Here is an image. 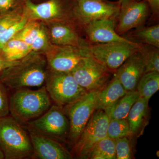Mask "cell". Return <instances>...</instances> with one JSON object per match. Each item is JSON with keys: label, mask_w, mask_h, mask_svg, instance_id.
Segmentation results:
<instances>
[{"label": "cell", "mask_w": 159, "mask_h": 159, "mask_svg": "<svg viewBox=\"0 0 159 159\" xmlns=\"http://www.w3.org/2000/svg\"><path fill=\"white\" fill-rule=\"evenodd\" d=\"M48 69L45 56L31 51L0 74V82L16 91L42 86L45 83Z\"/></svg>", "instance_id": "cell-1"}, {"label": "cell", "mask_w": 159, "mask_h": 159, "mask_svg": "<svg viewBox=\"0 0 159 159\" xmlns=\"http://www.w3.org/2000/svg\"><path fill=\"white\" fill-rule=\"evenodd\" d=\"M51 105L45 86L37 90H17L9 97L10 116L24 125L45 113Z\"/></svg>", "instance_id": "cell-2"}, {"label": "cell", "mask_w": 159, "mask_h": 159, "mask_svg": "<svg viewBox=\"0 0 159 159\" xmlns=\"http://www.w3.org/2000/svg\"><path fill=\"white\" fill-rule=\"evenodd\" d=\"M26 129L10 115L0 119V149L5 159L32 158V143Z\"/></svg>", "instance_id": "cell-3"}, {"label": "cell", "mask_w": 159, "mask_h": 159, "mask_svg": "<svg viewBox=\"0 0 159 159\" xmlns=\"http://www.w3.org/2000/svg\"><path fill=\"white\" fill-rule=\"evenodd\" d=\"M120 4L119 1L74 0L70 20L82 29L89 23L108 18H118Z\"/></svg>", "instance_id": "cell-4"}, {"label": "cell", "mask_w": 159, "mask_h": 159, "mask_svg": "<svg viewBox=\"0 0 159 159\" xmlns=\"http://www.w3.org/2000/svg\"><path fill=\"white\" fill-rule=\"evenodd\" d=\"M63 107L52 105L41 116L26 125L27 130L61 142L68 139L70 121Z\"/></svg>", "instance_id": "cell-5"}, {"label": "cell", "mask_w": 159, "mask_h": 159, "mask_svg": "<svg viewBox=\"0 0 159 159\" xmlns=\"http://www.w3.org/2000/svg\"><path fill=\"white\" fill-rule=\"evenodd\" d=\"M142 45L135 42H112L89 44L83 47L90 56L111 72H116L129 56L139 50Z\"/></svg>", "instance_id": "cell-6"}, {"label": "cell", "mask_w": 159, "mask_h": 159, "mask_svg": "<svg viewBox=\"0 0 159 159\" xmlns=\"http://www.w3.org/2000/svg\"><path fill=\"white\" fill-rule=\"evenodd\" d=\"M45 84L51 100L61 106L70 105L88 92L77 83L71 73L48 70Z\"/></svg>", "instance_id": "cell-7"}, {"label": "cell", "mask_w": 159, "mask_h": 159, "mask_svg": "<svg viewBox=\"0 0 159 159\" xmlns=\"http://www.w3.org/2000/svg\"><path fill=\"white\" fill-rule=\"evenodd\" d=\"M102 89L88 92L77 101L66 106V111L70 124L68 140L75 144L95 111L96 100Z\"/></svg>", "instance_id": "cell-8"}, {"label": "cell", "mask_w": 159, "mask_h": 159, "mask_svg": "<svg viewBox=\"0 0 159 159\" xmlns=\"http://www.w3.org/2000/svg\"><path fill=\"white\" fill-rule=\"evenodd\" d=\"M96 111L74 145V152L78 158L88 159L96 143L107 136L109 118L104 111Z\"/></svg>", "instance_id": "cell-9"}, {"label": "cell", "mask_w": 159, "mask_h": 159, "mask_svg": "<svg viewBox=\"0 0 159 159\" xmlns=\"http://www.w3.org/2000/svg\"><path fill=\"white\" fill-rule=\"evenodd\" d=\"M111 72L89 55L81 60L71 74L80 86L90 92L103 88L110 78Z\"/></svg>", "instance_id": "cell-10"}, {"label": "cell", "mask_w": 159, "mask_h": 159, "mask_svg": "<svg viewBox=\"0 0 159 159\" xmlns=\"http://www.w3.org/2000/svg\"><path fill=\"white\" fill-rule=\"evenodd\" d=\"M74 0H47L36 4L25 0L23 13L29 20L48 22L70 20V11Z\"/></svg>", "instance_id": "cell-11"}, {"label": "cell", "mask_w": 159, "mask_h": 159, "mask_svg": "<svg viewBox=\"0 0 159 159\" xmlns=\"http://www.w3.org/2000/svg\"><path fill=\"white\" fill-rule=\"evenodd\" d=\"M48 70L71 73L83 58L89 56L83 47L53 44L45 53Z\"/></svg>", "instance_id": "cell-12"}, {"label": "cell", "mask_w": 159, "mask_h": 159, "mask_svg": "<svg viewBox=\"0 0 159 159\" xmlns=\"http://www.w3.org/2000/svg\"><path fill=\"white\" fill-rule=\"evenodd\" d=\"M150 13V6L145 0H125L120 3L116 32L121 35L131 29L142 27Z\"/></svg>", "instance_id": "cell-13"}, {"label": "cell", "mask_w": 159, "mask_h": 159, "mask_svg": "<svg viewBox=\"0 0 159 159\" xmlns=\"http://www.w3.org/2000/svg\"><path fill=\"white\" fill-rule=\"evenodd\" d=\"M117 19L108 18L94 21L84 26L81 30L84 32L86 40L89 44L112 42L132 43L126 38L116 32Z\"/></svg>", "instance_id": "cell-14"}, {"label": "cell", "mask_w": 159, "mask_h": 159, "mask_svg": "<svg viewBox=\"0 0 159 159\" xmlns=\"http://www.w3.org/2000/svg\"><path fill=\"white\" fill-rule=\"evenodd\" d=\"M51 43L57 46L84 47L89 44L81 38L77 27L70 20L48 22Z\"/></svg>", "instance_id": "cell-15"}, {"label": "cell", "mask_w": 159, "mask_h": 159, "mask_svg": "<svg viewBox=\"0 0 159 159\" xmlns=\"http://www.w3.org/2000/svg\"><path fill=\"white\" fill-rule=\"evenodd\" d=\"M33 148L32 159H70L73 156L57 140L29 131Z\"/></svg>", "instance_id": "cell-16"}, {"label": "cell", "mask_w": 159, "mask_h": 159, "mask_svg": "<svg viewBox=\"0 0 159 159\" xmlns=\"http://www.w3.org/2000/svg\"><path fill=\"white\" fill-rule=\"evenodd\" d=\"M144 72V57L139 48L118 68L116 74L124 88L129 92L136 90L138 83Z\"/></svg>", "instance_id": "cell-17"}, {"label": "cell", "mask_w": 159, "mask_h": 159, "mask_svg": "<svg viewBox=\"0 0 159 159\" xmlns=\"http://www.w3.org/2000/svg\"><path fill=\"white\" fill-rule=\"evenodd\" d=\"M127 92L116 73L110 83L99 92L96 100L95 111L100 110L107 112Z\"/></svg>", "instance_id": "cell-18"}, {"label": "cell", "mask_w": 159, "mask_h": 159, "mask_svg": "<svg viewBox=\"0 0 159 159\" xmlns=\"http://www.w3.org/2000/svg\"><path fill=\"white\" fill-rule=\"evenodd\" d=\"M140 97L138 91H129L106 113L110 119H126L133 106Z\"/></svg>", "instance_id": "cell-19"}, {"label": "cell", "mask_w": 159, "mask_h": 159, "mask_svg": "<svg viewBox=\"0 0 159 159\" xmlns=\"http://www.w3.org/2000/svg\"><path fill=\"white\" fill-rule=\"evenodd\" d=\"M149 100L140 97L131 108L127 119L131 135L136 133L142 127L146 116Z\"/></svg>", "instance_id": "cell-20"}, {"label": "cell", "mask_w": 159, "mask_h": 159, "mask_svg": "<svg viewBox=\"0 0 159 159\" xmlns=\"http://www.w3.org/2000/svg\"><path fill=\"white\" fill-rule=\"evenodd\" d=\"M129 40L159 48V25L149 27H139L132 31L129 35Z\"/></svg>", "instance_id": "cell-21"}, {"label": "cell", "mask_w": 159, "mask_h": 159, "mask_svg": "<svg viewBox=\"0 0 159 159\" xmlns=\"http://www.w3.org/2000/svg\"><path fill=\"white\" fill-rule=\"evenodd\" d=\"M159 89V72H148L143 74L137 85L140 97L149 100Z\"/></svg>", "instance_id": "cell-22"}, {"label": "cell", "mask_w": 159, "mask_h": 159, "mask_svg": "<svg viewBox=\"0 0 159 159\" xmlns=\"http://www.w3.org/2000/svg\"><path fill=\"white\" fill-rule=\"evenodd\" d=\"M1 49L6 58L10 61L21 59L32 51L28 44L14 38L8 41Z\"/></svg>", "instance_id": "cell-23"}, {"label": "cell", "mask_w": 159, "mask_h": 159, "mask_svg": "<svg viewBox=\"0 0 159 159\" xmlns=\"http://www.w3.org/2000/svg\"><path fill=\"white\" fill-rule=\"evenodd\" d=\"M88 159H116L115 140L108 136L101 139L92 148Z\"/></svg>", "instance_id": "cell-24"}, {"label": "cell", "mask_w": 159, "mask_h": 159, "mask_svg": "<svg viewBox=\"0 0 159 159\" xmlns=\"http://www.w3.org/2000/svg\"><path fill=\"white\" fill-rule=\"evenodd\" d=\"M140 50L144 57L145 64L144 74L148 72H159L158 48L142 44Z\"/></svg>", "instance_id": "cell-25"}, {"label": "cell", "mask_w": 159, "mask_h": 159, "mask_svg": "<svg viewBox=\"0 0 159 159\" xmlns=\"http://www.w3.org/2000/svg\"><path fill=\"white\" fill-rule=\"evenodd\" d=\"M130 129L127 119H110L107 128V136L111 139L127 137L130 135Z\"/></svg>", "instance_id": "cell-26"}, {"label": "cell", "mask_w": 159, "mask_h": 159, "mask_svg": "<svg viewBox=\"0 0 159 159\" xmlns=\"http://www.w3.org/2000/svg\"><path fill=\"white\" fill-rule=\"evenodd\" d=\"M41 25L39 21L29 20L14 38L23 41L31 46L38 34Z\"/></svg>", "instance_id": "cell-27"}, {"label": "cell", "mask_w": 159, "mask_h": 159, "mask_svg": "<svg viewBox=\"0 0 159 159\" xmlns=\"http://www.w3.org/2000/svg\"><path fill=\"white\" fill-rule=\"evenodd\" d=\"M52 45L53 44L50 40L48 29L42 23L38 34L31 45L32 51L44 54Z\"/></svg>", "instance_id": "cell-28"}, {"label": "cell", "mask_w": 159, "mask_h": 159, "mask_svg": "<svg viewBox=\"0 0 159 159\" xmlns=\"http://www.w3.org/2000/svg\"><path fill=\"white\" fill-rule=\"evenodd\" d=\"M23 5L11 11L0 14V36L12 25L21 19L24 15Z\"/></svg>", "instance_id": "cell-29"}, {"label": "cell", "mask_w": 159, "mask_h": 159, "mask_svg": "<svg viewBox=\"0 0 159 159\" xmlns=\"http://www.w3.org/2000/svg\"><path fill=\"white\" fill-rule=\"evenodd\" d=\"M29 21L28 17L24 14L21 19L6 30L0 36V49H2L8 41L14 38L15 36L23 29Z\"/></svg>", "instance_id": "cell-30"}, {"label": "cell", "mask_w": 159, "mask_h": 159, "mask_svg": "<svg viewBox=\"0 0 159 159\" xmlns=\"http://www.w3.org/2000/svg\"><path fill=\"white\" fill-rule=\"evenodd\" d=\"M116 158L117 159L131 158L132 152L130 143L127 137L115 139Z\"/></svg>", "instance_id": "cell-31"}, {"label": "cell", "mask_w": 159, "mask_h": 159, "mask_svg": "<svg viewBox=\"0 0 159 159\" xmlns=\"http://www.w3.org/2000/svg\"><path fill=\"white\" fill-rule=\"evenodd\" d=\"M9 115V97L6 87L0 82V119Z\"/></svg>", "instance_id": "cell-32"}, {"label": "cell", "mask_w": 159, "mask_h": 159, "mask_svg": "<svg viewBox=\"0 0 159 159\" xmlns=\"http://www.w3.org/2000/svg\"><path fill=\"white\" fill-rule=\"evenodd\" d=\"M25 0H0V14L23 6Z\"/></svg>", "instance_id": "cell-33"}, {"label": "cell", "mask_w": 159, "mask_h": 159, "mask_svg": "<svg viewBox=\"0 0 159 159\" xmlns=\"http://www.w3.org/2000/svg\"><path fill=\"white\" fill-rule=\"evenodd\" d=\"M17 61H10L8 60L4 55L2 49H0V74L7 68L15 64Z\"/></svg>", "instance_id": "cell-34"}, {"label": "cell", "mask_w": 159, "mask_h": 159, "mask_svg": "<svg viewBox=\"0 0 159 159\" xmlns=\"http://www.w3.org/2000/svg\"><path fill=\"white\" fill-rule=\"evenodd\" d=\"M149 4L151 13L154 19H158L159 16V0H145Z\"/></svg>", "instance_id": "cell-35"}, {"label": "cell", "mask_w": 159, "mask_h": 159, "mask_svg": "<svg viewBox=\"0 0 159 159\" xmlns=\"http://www.w3.org/2000/svg\"><path fill=\"white\" fill-rule=\"evenodd\" d=\"M5 159V157H4V154H3L2 151L1 150V149H0V159Z\"/></svg>", "instance_id": "cell-36"}, {"label": "cell", "mask_w": 159, "mask_h": 159, "mask_svg": "<svg viewBox=\"0 0 159 159\" xmlns=\"http://www.w3.org/2000/svg\"><path fill=\"white\" fill-rule=\"evenodd\" d=\"M125 1V0H119V3H121L122 2H124V1Z\"/></svg>", "instance_id": "cell-37"}]
</instances>
